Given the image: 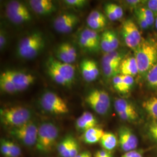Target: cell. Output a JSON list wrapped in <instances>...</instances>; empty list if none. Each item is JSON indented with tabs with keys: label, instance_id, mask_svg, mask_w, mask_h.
Here are the masks:
<instances>
[{
	"label": "cell",
	"instance_id": "obj_2",
	"mask_svg": "<svg viewBox=\"0 0 157 157\" xmlns=\"http://www.w3.org/2000/svg\"><path fill=\"white\" fill-rule=\"evenodd\" d=\"M45 40L40 32L30 34L21 40L17 45V55L23 59H31L37 56L44 48Z\"/></svg>",
	"mask_w": 157,
	"mask_h": 157
},
{
	"label": "cell",
	"instance_id": "obj_32",
	"mask_svg": "<svg viewBox=\"0 0 157 157\" xmlns=\"http://www.w3.org/2000/svg\"><path fill=\"white\" fill-rule=\"evenodd\" d=\"M56 56L58 61L61 62L72 64V61L65 50L62 43L59 45L56 50Z\"/></svg>",
	"mask_w": 157,
	"mask_h": 157
},
{
	"label": "cell",
	"instance_id": "obj_48",
	"mask_svg": "<svg viewBox=\"0 0 157 157\" xmlns=\"http://www.w3.org/2000/svg\"><path fill=\"white\" fill-rule=\"evenodd\" d=\"M147 7L153 12L155 15L157 16V0H150L147 2Z\"/></svg>",
	"mask_w": 157,
	"mask_h": 157
},
{
	"label": "cell",
	"instance_id": "obj_40",
	"mask_svg": "<svg viewBox=\"0 0 157 157\" xmlns=\"http://www.w3.org/2000/svg\"><path fill=\"white\" fill-rule=\"evenodd\" d=\"M10 146V157H19L21 155V150L19 146L12 141L8 140Z\"/></svg>",
	"mask_w": 157,
	"mask_h": 157
},
{
	"label": "cell",
	"instance_id": "obj_9",
	"mask_svg": "<svg viewBox=\"0 0 157 157\" xmlns=\"http://www.w3.org/2000/svg\"><path fill=\"white\" fill-rule=\"evenodd\" d=\"M3 73L14 83L17 91L25 90L33 83L35 80L32 75L17 71L7 70Z\"/></svg>",
	"mask_w": 157,
	"mask_h": 157
},
{
	"label": "cell",
	"instance_id": "obj_19",
	"mask_svg": "<svg viewBox=\"0 0 157 157\" xmlns=\"http://www.w3.org/2000/svg\"><path fill=\"white\" fill-rule=\"evenodd\" d=\"M142 107L153 120H157V95L146 98L142 102Z\"/></svg>",
	"mask_w": 157,
	"mask_h": 157
},
{
	"label": "cell",
	"instance_id": "obj_51",
	"mask_svg": "<svg viewBox=\"0 0 157 157\" xmlns=\"http://www.w3.org/2000/svg\"><path fill=\"white\" fill-rule=\"evenodd\" d=\"M126 3L131 6H137L140 4L142 3V1L140 0H129V1H126Z\"/></svg>",
	"mask_w": 157,
	"mask_h": 157
},
{
	"label": "cell",
	"instance_id": "obj_16",
	"mask_svg": "<svg viewBox=\"0 0 157 157\" xmlns=\"http://www.w3.org/2000/svg\"><path fill=\"white\" fill-rule=\"evenodd\" d=\"M114 107L118 114H132L139 115L135 107L129 101L124 98H117L114 103Z\"/></svg>",
	"mask_w": 157,
	"mask_h": 157
},
{
	"label": "cell",
	"instance_id": "obj_13",
	"mask_svg": "<svg viewBox=\"0 0 157 157\" xmlns=\"http://www.w3.org/2000/svg\"><path fill=\"white\" fill-rule=\"evenodd\" d=\"M29 5L35 13L41 15H49L56 10L54 3L50 0H31Z\"/></svg>",
	"mask_w": 157,
	"mask_h": 157
},
{
	"label": "cell",
	"instance_id": "obj_54",
	"mask_svg": "<svg viewBox=\"0 0 157 157\" xmlns=\"http://www.w3.org/2000/svg\"><path fill=\"white\" fill-rule=\"evenodd\" d=\"M87 157H92V156H91V154H90V152H89V154L87 155Z\"/></svg>",
	"mask_w": 157,
	"mask_h": 157
},
{
	"label": "cell",
	"instance_id": "obj_22",
	"mask_svg": "<svg viewBox=\"0 0 157 157\" xmlns=\"http://www.w3.org/2000/svg\"><path fill=\"white\" fill-rule=\"evenodd\" d=\"M122 55L116 51L105 53L102 58V64L120 65L122 61Z\"/></svg>",
	"mask_w": 157,
	"mask_h": 157
},
{
	"label": "cell",
	"instance_id": "obj_45",
	"mask_svg": "<svg viewBox=\"0 0 157 157\" xmlns=\"http://www.w3.org/2000/svg\"><path fill=\"white\" fill-rule=\"evenodd\" d=\"M109 4L110 6L111 7L113 11L114 12L115 14L117 17L118 19H121L124 15V11L122 10V7L116 4H114V3H109Z\"/></svg>",
	"mask_w": 157,
	"mask_h": 157
},
{
	"label": "cell",
	"instance_id": "obj_46",
	"mask_svg": "<svg viewBox=\"0 0 157 157\" xmlns=\"http://www.w3.org/2000/svg\"><path fill=\"white\" fill-rule=\"evenodd\" d=\"M105 11L106 13L108 18L111 21H116L118 20L114 12L113 11L111 7L109 6V4H107L105 6Z\"/></svg>",
	"mask_w": 157,
	"mask_h": 157
},
{
	"label": "cell",
	"instance_id": "obj_35",
	"mask_svg": "<svg viewBox=\"0 0 157 157\" xmlns=\"http://www.w3.org/2000/svg\"><path fill=\"white\" fill-rule=\"evenodd\" d=\"M147 132L152 140L157 141V120H153L149 124Z\"/></svg>",
	"mask_w": 157,
	"mask_h": 157
},
{
	"label": "cell",
	"instance_id": "obj_7",
	"mask_svg": "<svg viewBox=\"0 0 157 157\" xmlns=\"http://www.w3.org/2000/svg\"><path fill=\"white\" fill-rule=\"evenodd\" d=\"M6 17L15 24H22L32 20V15L28 7L17 1H12L6 6Z\"/></svg>",
	"mask_w": 157,
	"mask_h": 157
},
{
	"label": "cell",
	"instance_id": "obj_23",
	"mask_svg": "<svg viewBox=\"0 0 157 157\" xmlns=\"http://www.w3.org/2000/svg\"><path fill=\"white\" fill-rule=\"evenodd\" d=\"M135 11L139 13L144 18L150 27H151L155 24V15L147 6L138 7L135 10Z\"/></svg>",
	"mask_w": 157,
	"mask_h": 157
},
{
	"label": "cell",
	"instance_id": "obj_20",
	"mask_svg": "<svg viewBox=\"0 0 157 157\" xmlns=\"http://www.w3.org/2000/svg\"><path fill=\"white\" fill-rule=\"evenodd\" d=\"M100 142L102 147L107 151L114 150L118 143L117 136L110 132H105Z\"/></svg>",
	"mask_w": 157,
	"mask_h": 157
},
{
	"label": "cell",
	"instance_id": "obj_53",
	"mask_svg": "<svg viewBox=\"0 0 157 157\" xmlns=\"http://www.w3.org/2000/svg\"><path fill=\"white\" fill-rule=\"evenodd\" d=\"M154 25H155V28L157 30V16L156 17V18H155V24H154Z\"/></svg>",
	"mask_w": 157,
	"mask_h": 157
},
{
	"label": "cell",
	"instance_id": "obj_47",
	"mask_svg": "<svg viewBox=\"0 0 157 157\" xmlns=\"http://www.w3.org/2000/svg\"><path fill=\"white\" fill-rule=\"evenodd\" d=\"M135 14H136V17L137 22L139 23V25L141 29H148L150 28L148 23H147L146 21L144 19V18L141 17L139 13L135 11Z\"/></svg>",
	"mask_w": 157,
	"mask_h": 157
},
{
	"label": "cell",
	"instance_id": "obj_15",
	"mask_svg": "<svg viewBox=\"0 0 157 157\" xmlns=\"http://www.w3.org/2000/svg\"><path fill=\"white\" fill-rule=\"evenodd\" d=\"M120 73L122 75L132 76L139 73L135 56H129L122 61L120 65Z\"/></svg>",
	"mask_w": 157,
	"mask_h": 157
},
{
	"label": "cell",
	"instance_id": "obj_28",
	"mask_svg": "<svg viewBox=\"0 0 157 157\" xmlns=\"http://www.w3.org/2000/svg\"><path fill=\"white\" fill-rule=\"evenodd\" d=\"M146 82L150 88L157 90V62L146 74Z\"/></svg>",
	"mask_w": 157,
	"mask_h": 157
},
{
	"label": "cell",
	"instance_id": "obj_31",
	"mask_svg": "<svg viewBox=\"0 0 157 157\" xmlns=\"http://www.w3.org/2000/svg\"><path fill=\"white\" fill-rule=\"evenodd\" d=\"M78 43L79 45L85 50H87L91 52H95L94 46L90 41L89 39L88 38L86 33L84 32V30H83L79 35Z\"/></svg>",
	"mask_w": 157,
	"mask_h": 157
},
{
	"label": "cell",
	"instance_id": "obj_14",
	"mask_svg": "<svg viewBox=\"0 0 157 157\" xmlns=\"http://www.w3.org/2000/svg\"><path fill=\"white\" fill-rule=\"evenodd\" d=\"M87 23L90 29L96 30L104 28L106 26L107 20L104 15L101 12L94 10L88 15Z\"/></svg>",
	"mask_w": 157,
	"mask_h": 157
},
{
	"label": "cell",
	"instance_id": "obj_5",
	"mask_svg": "<svg viewBox=\"0 0 157 157\" xmlns=\"http://www.w3.org/2000/svg\"><path fill=\"white\" fill-rule=\"evenodd\" d=\"M40 105L44 111L51 113L62 115L69 112L67 104L64 100L51 91L46 92L42 95Z\"/></svg>",
	"mask_w": 157,
	"mask_h": 157
},
{
	"label": "cell",
	"instance_id": "obj_50",
	"mask_svg": "<svg viewBox=\"0 0 157 157\" xmlns=\"http://www.w3.org/2000/svg\"><path fill=\"white\" fill-rule=\"evenodd\" d=\"M6 37L5 36V34L4 33L3 31H1L0 33V48L1 50H2L4 48V46L6 45Z\"/></svg>",
	"mask_w": 157,
	"mask_h": 157
},
{
	"label": "cell",
	"instance_id": "obj_17",
	"mask_svg": "<svg viewBox=\"0 0 157 157\" xmlns=\"http://www.w3.org/2000/svg\"><path fill=\"white\" fill-rule=\"evenodd\" d=\"M105 132L102 129L94 127L85 132L83 135V140L85 143L94 144L101 140Z\"/></svg>",
	"mask_w": 157,
	"mask_h": 157
},
{
	"label": "cell",
	"instance_id": "obj_21",
	"mask_svg": "<svg viewBox=\"0 0 157 157\" xmlns=\"http://www.w3.org/2000/svg\"><path fill=\"white\" fill-rule=\"evenodd\" d=\"M78 18V17L74 13H63L56 17L54 21V27L57 32L60 29L67 24L68 23L71 22L73 20Z\"/></svg>",
	"mask_w": 157,
	"mask_h": 157
},
{
	"label": "cell",
	"instance_id": "obj_8",
	"mask_svg": "<svg viewBox=\"0 0 157 157\" xmlns=\"http://www.w3.org/2000/svg\"><path fill=\"white\" fill-rule=\"evenodd\" d=\"M122 35L128 47L135 50L142 41L138 26L132 19L126 20L122 26Z\"/></svg>",
	"mask_w": 157,
	"mask_h": 157
},
{
	"label": "cell",
	"instance_id": "obj_6",
	"mask_svg": "<svg viewBox=\"0 0 157 157\" xmlns=\"http://www.w3.org/2000/svg\"><path fill=\"white\" fill-rule=\"evenodd\" d=\"M38 129L35 123L30 121L22 126L12 128L10 133L25 146L31 147L36 146Z\"/></svg>",
	"mask_w": 157,
	"mask_h": 157
},
{
	"label": "cell",
	"instance_id": "obj_34",
	"mask_svg": "<svg viewBox=\"0 0 157 157\" xmlns=\"http://www.w3.org/2000/svg\"><path fill=\"white\" fill-rule=\"evenodd\" d=\"M112 83L113 87L118 92L121 93H125L124 88V83L122 79L121 75H118L114 78H112Z\"/></svg>",
	"mask_w": 157,
	"mask_h": 157
},
{
	"label": "cell",
	"instance_id": "obj_30",
	"mask_svg": "<svg viewBox=\"0 0 157 157\" xmlns=\"http://www.w3.org/2000/svg\"><path fill=\"white\" fill-rule=\"evenodd\" d=\"M102 69L104 75L107 78H113L120 72V65L102 64Z\"/></svg>",
	"mask_w": 157,
	"mask_h": 157
},
{
	"label": "cell",
	"instance_id": "obj_44",
	"mask_svg": "<svg viewBox=\"0 0 157 157\" xmlns=\"http://www.w3.org/2000/svg\"><path fill=\"white\" fill-rule=\"evenodd\" d=\"M1 152L6 157H10V146L8 140L6 139H1Z\"/></svg>",
	"mask_w": 157,
	"mask_h": 157
},
{
	"label": "cell",
	"instance_id": "obj_38",
	"mask_svg": "<svg viewBox=\"0 0 157 157\" xmlns=\"http://www.w3.org/2000/svg\"><path fill=\"white\" fill-rule=\"evenodd\" d=\"M101 49L105 53L111 52L112 50V48L109 44V40L108 39L105 32L102 34L101 36Z\"/></svg>",
	"mask_w": 157,
	"mask_h": 157
},
{
	"label": "cell",
	"instance_id": "obj_12",
	"mask_svg": "<svg viewBox=\"0 0 157 157\" xmlns=\"http://www.w3.org/2000/svg\"><path fill=\"white\" fill-rule=\"evenodd\" d=\"M80 69L83 78L87 82H91L95 80L98 76V67L94 61L84 59L80 63Z\"/></svg>",
	"mask_w": 157,
	"mask_h": 157
},
{
	"label": "cell",
	"instance_id": "obj_26",
	"mask_svg": "<svg viewBox=\"0 0 157 157\" xmlns=\"http://www.w3.org/2000/svg\"><path fill=\"white\" fill-rule=\"evenodd\" d=\"M83 30L94 46L95 52L98 51L101 48V36L94 30L86 28Z\"/></svg>",
	"mask_w": 157,
	"mask_h": 157
},
{
	"label": "cell",
	"instance_id": "obj_41",
	"mask_svg": "<svg viewBox=\"0 0 157 157\" xmlns=\"http://www.w3.org/2000/svg\"><path fill=\"white\" fill-rule=\"evenodd\" d=\"M76 126L77 129L80 131L84 132V133L89 129L91 128L87 123L84 121V119L82 118V116H80L77 119L76 121Z\"/></svg>",
	"mask_w": 157,
	"mask_h": 157
},
{
	"label": "cell",
	"instance_id": "obj_1",
	"mask_svg": "<svg viewBox=\"0 0 157 157\" xmlns=\"http://www.w3.org/2000/svg\"><path fill=\"white\" fill-rule=\"evenodd\" d=\"M134 56L140 74L147 73L157 62V43L150 40H142L134 50Z\"/></svg>",
	"mask_w": 157,
	"mask_h": 157
},
{
	"label": "cell",
	"instance_id": "obj_33",
	"mask_svg": "<svg viewBox=\"0 0 157 157\" xmlns=\"http://www.w3.org/2000/svg\"><path fill=\"white\" fill-rule=\"evenodd\" d=\"M108 39L109 40V44L112 48V50L116 51L119 45V42L117 34L113 31L107 30L105 31Z\"/></svg>",
	"mask_w": 157,
	"mask_h": 157
},
{
	"label": "cell",
	"instance_id": "obj_29",
	"mask_svg": "<svg viewBox=\"0 0 157 157\" xmlns=\"http://www.w3.org/2000/svg\"><path fill=\"white\" fill-rule=\"evenodd\" d=\"M90 94L94 96L102 104L109 108L111 105V100L109 94L105 91L99 89H95L90 92Z\"/></svg>",
	"mask_w": 157,
	"mask_h": 157
},
{
	"label": "cell",
	"instance_id": "obj_4",
	"mask_svg": "<svg viewBox=\"0 0 157 157\" xmlns=\"http://www.w3.org/2000/svg\"><path fill=\"white\" fill-rule=\"evenodd\" d=\"M0 116L1 122L4 124L16 128L29 122L32 112L26 108L13 106L1 109Z\"/></svg>",
	"mask_w": 157,
	"mask_h": 157
},
{
	"label": "cell",
	"instance_id": "obj_18",
	"mask_svg": "<svg viewBox=\"0 0 157 157\" xmlns=\"http://www.w3.org/2000/svg\"><path fill=\"white\" fill-rule=\"evenodd\" d=\"M85 101L90 107L99 115H105L109 109L90 93L87 95Z\"/></svg>",
	"mask_w": 157,
	"mask_h": 157
},
{
	"label": "cell",
	"instance_id": "obj_52",
	"mask_svg": "<svg viewBox=\"0 0 157 157\" xmlns=\"http://www.w3.org/2000/svg\"><path fill=\"white\" fill-rule=\"evenodd\" d=\"M89 153V151H85L82 152L81 153H79L78 155H77L75 157H87Z\"/></svg>",
	"mask_w": 157,
	"mask_h": 157
},
{
	"label": "cell",
	"instance_id": "obj_43",
	"mask_svg": "<svg viewBox=\"0 0 157 157\" xmlns=\"http://www.w3.org/2000/svg\"><path fill=\"white\" fill-rule=\"evenodd\" d=\"M79 154V146L78 142L73 138L71 137L70 145V157H75Z\"/></svg>",
	"mask_w": 157,
	"mask_h": 157
},
{
	"label": "cell",
	"instance_id": "obj_55",
	"mask_svg": "<svg viewBox=\"0 0 157 157\" xmlns=\"http://www.w3.org/2000/svg\"><path fill=\"white\" fill-rule=\"evenodd\" d=\"M112 157V155H111V156H110V157Z\"/></svg>",
	"mask_w": 157,
	"mask_h": 157
},
{
	"label": "cell",
	"instance_id": "obj_11",
	"mask_svg": "<svg viewBox=\"0 0 157 157\" xmlns=\"http://www.w3.org/2000/svg\"><path fill=\"white\" fill-rule=\"evenodd\" d=\"M47 62L56 69L58 72L67 80L69 85L72 83L75 78V69L72 64L61 62L51 57L49 58Z\"/></svg>",
	"mask_w": 157,
	"mask_h": 157
},
{
	"label": "cell",
	"instance_id": "obj_24",
	"mask_svg": "<svg viewBox=\"0 0 157 157\" xmlns=\"http://www.w3.org/2000/svg\"><path fill=\"white\" fill-rule=\"evenodd\" d=\"M0 87L3 91L7 93L12 94L17 92L14 83L3 73H1L0 76Z\"/></svg>",
	"mask_w": 157,
	"mask_h": 157
},
{
	"label": "cell",
	"instance_id": "obj_25",
	"mask_svg": "<svg viewBox=\"0 0 157 157\" xmlns=\"http://www.w3.org/2000/svg\"><path fill=\"white\" fill-rule=\"evenodd\" d=\"M47 72L51 78L58 84H61L62 86H69L67 80L64 78L62 75L58 72L55 67L50 63L47 62Z\"/></svg>",
	"mask_w": 157,
	"mask_h": 157
},
{
	"label": "cell",
	"instance_id": "obj_3",
	"mask_svg": "<svg viewBox=\"0 0 157 157\" xmlns=\"http://www.w3.org/2000/svg\"><path fill=\"white\" fill-rule=\"evenodd\" d=\"M59 130L56 125L51 122H44L38 129L36 149L42 153H48L56 143Z\"/></svg>",
	"mask_w": 157,
	"mask_h": 157
},
{
	"label": "cell",
	"instance_id": "obj_39",
	"mask_svg": "<svg viewBox=\"0 0 157 157\" xmlns=\"http://www.w3.org/2000/svg\"><path fill=\"white\" fill-rule=\"evenodd\" d=\"M81 116L91 128L95 127L97 124V121L92 113L87 111H85Z\"/></svg>",
	"mask_w": 157,
	"mask_h": 157
},
{
	"label": "cell",
	"instance_id": "obj_37",
	"mask_svg": "<svg viewBox=\"0 0 157 157\" xmlns=\"http://www.w3.org/2000/svg\"><path fill=\"white\" fill-rule=\"evenodd\" d=\"M122 79L124 83V88L125 93H128L130 90L132 89L133 85L135 82V79L133 76L129 75H121Z\"/></svg>",
	"mask_w": 157,
	"mask_h": 157
},
{
	"label": "cell",
	"instance_id": "obj_27",
	"mask_svg": "<svg viewBox=\"0 0 157 157\" xmlns=\"http://www.w3.org/2000/svg\"><path fill=\"white\" fill-rule=\"evenodd\" d=\"M71 136H67L65 137L58 146V151L62 157H70V145Z\"/></svg>",
	"mask_w": 157,
	"mask_h": 157
},
{
	"label": "cell",
	"instance_id": "obj_10",
	"mask_svg": "<svg viewBox=\"0 0 157 157\" xmlns=\"http://www.w3.org/2000/svg\"><path fill=\"white\" fill-rule=\"evenodd\" d=\"M119 143L122 151L126 152L136 150L138 139L130 129L123 126L119 130Z\"/></svg>",
	"mask_w": 157,
	"mask_h": 157
},
{
	"label": "cell",
	"instance_id": "obj_36",
	"mask_svg": "<svg viewBox=\"0 0 157 157\" xmlns=\"http://www.w3.org/2000/svg\"><path fill=\"white\" fill-rule=\"evenodd\" d=\"M62 44L72 63L75 62L77 58V52L75 48L69 43H62Z\"/></svg>",
	"mask_w": 157,
	"mask_h": 157
},
{
	"label": "cell",
	"instance_id": "obj_42",
	"mask_svg": "<svg viewBox=\"0 0 157 157\" xmlns=\"http://www.w3.org/2000/svg\"><path fill=\"white\" fill-rule=\"evenodd\" d=\"M64 2L70 6L81 8L86 5L87 1L86 0H66L64 1Z\"/></svg>",
	"mask_w": 157,
	"mask_h": 157
},
{
	"label": "cell",
	"instance_id": "obj_49",
	"mask_svg": "<svg viewBox=\"0 0 157 157\" xmlns=\"http://www.w3.org/2000/svg\"><path fill=\"white\" fill-rule=\"evenodd\" d=\"M121 157H143L141 152L136 150L124 152Z\"/></svg>",
	"mask_w": 157,
	"mask_h": 157
}]
</instances>
